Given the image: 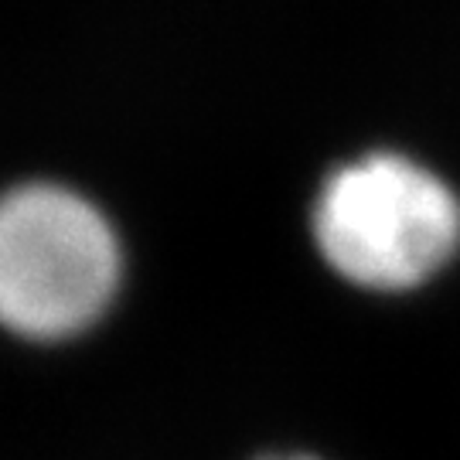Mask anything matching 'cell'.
<instances>
[{"label":"cell","mask_w":460,"mask_h":460,"mask_svg":"<svg viewBox=\"0 0 460 460\" xmlns=\"http://www.w3.org/2000/svg\"><path fill=\"white\" fill-rule=\"evenodd\" d=\"M277 460H311V457H277Z\"/></svg>","instance_id":"obj_3"},{"label":"cell","mask_w":460,"mask_h":460,"mask_svg":"<svg viewBox=\"0 0 460 460\" xmlns=\"http://www.w3.org/2000/svg\"><path fill=\"white\" fill-rule=\"evenodd\" d=\"M314 239L351 283L410 290L457 252L460 201L410 157L372 154L324 181L314 205Z\"/></svg>","instance_id":"obj_1"},{"label":"cell","mask_w":460,"mask_h":460,"mask_svg":"<svg viewBox=\"0 0 460 460\" xmlns=\"http://www.w3.org/2000/svg\"><path fill=\"white\" fill-rule=\"evenodd\" d=\"M119 279L110 222L75 191L28 184L0 215V311L24 338H68L106 311Z\"/></svg>","instance_id":"obj_2"}]
</instances>
